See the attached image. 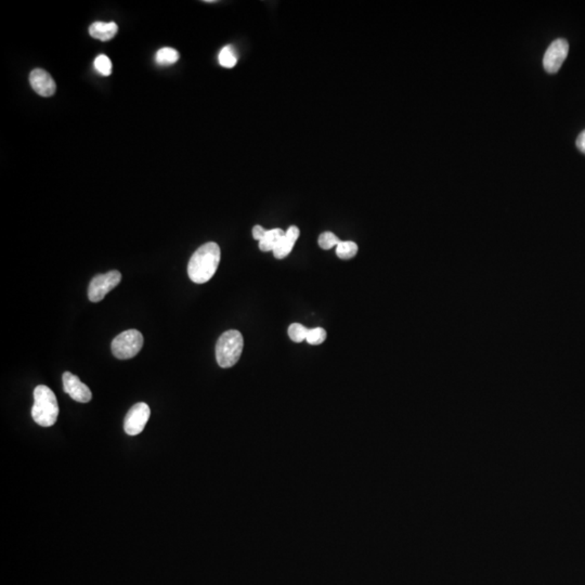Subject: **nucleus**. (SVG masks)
Returning <instances> with one entry per match:
<instances>
[{"label":"nucleus","instance_id":"7ed1b4c3","mask_svg":"<svg viewBox=\"0 0 585 585\" xmlns=\"http://www.w3.org/2000/svg\"><path fill=\"white\" fill-rule=\"evenodd\" d=\"M243 345V336L239 331L223 333L216 344V359L219 367L223 369L233 367L241 357Z\"/></svg>","mask_w":585,"mask_h":585},{"label":"nucleus","instance_id":"4468645a","mask_svg":"<svg viewBox=\"0 0 585 585\" xmlns=\"http://www.w3.org/2000/svg\"><path fill=\"white\" fill-rule=\"evenodd\" d=\"M358 253V245L352 241L340 242L336 246V254L340 259H351Z\"/></svg>","mask_w":585,"mask_h":585},{"label":"nucleus","instance_id":"6e6552de","mask_svg":"<svg viewBox=\"0 0 585 585\" xmlns=\"http://www.w3.org/2000/svg\"><path fill=\"white\" fill-rule=\"evenodd\" d=\"M62 381H63L64 391L73 400L80 403H87L92 400V390L80 381V377L70 372H66L62 377Z\"/></svg>","mask_w":585,"mask_h":585},{"label":"nucleus","instance_id":"a211bd4d","mask_svg":"<svg viewBox=\"0 0 585 585\" xmlns=\"http://www.w3.org/2000/svg\"><path fill=\"white\" fill-rule=\"evenodd\" d=\"M340 239H338L334 233L332 232L326 231L324 232V233L321 234L320 237H319V245L322 250H331V248L334 247V246H338V244L340 243Z\"/></svg>","mask_w":585,"mask_h":585},{"label":"nucleus","instance_id":"dca6fc26","mask_svg":"<svg viewBox=\"0 0 585 585\" xmlns=\"http://www.w3.org/2000/svg\"><path fill=\"white\" fill-rule=\"evenodd\" d=\"M308 332L309 330L300 324H290L288 328V336L292 342L295 343H302L307 340Z\"/></svg>","mask_w":585,"mask_h":585},{"label":"nucleus","instance_id":"423d86ee","mask_svg":"<svg viewBox=\"0 0 585 585\" xmlns=\"http://www.w3.org/2000/svg\"><path fill=\"white\" fill-rule=\"evenodd\" d=\"M150 415V407L147 403L139 402L131 407L125 417L124 429L127 435L137 436L142 433Z\"/></svg>","mask_w":585,"mask_h":585},{"label":"nucleus","instance_id":"412c9836","mask_svg":"<svg viewBox=\"0 0 585 585\" xmlns=\"http://www.w3.org/2000/svg\"><path fill=\"white\" fill-rule=\"evenodd\" d=\"M577 147H578L579 150L581 152L584 153L585 154V130H583L580 135H579L578 139H577Z\"/></svg>","mask_w":585,"mask_h":585},{"label":"nucleus","instance_id":"39448f33","mask_svg":"<svg viewBox=\"0 0 585 585\" xmlns=\"http://www.w3.org/2000/svg\"><path fill=\"white\" fill-rule=\"evenodd\" d=\"M121 281H122V274L117 270L94 276L88 288V297L90 302H99L104 300L106 294H109L113 288H116Z\"/></svg>","mask_w":585,"mask_h":585},{"label":"nucleus","instance_id":"0eeeda50","mask_svg":"<svg viewBox=\"0 0 585 585\" xmlns=\"http://www.w3.org/2000/svg\"><path fill=\"white\" fill-rule=\"evenodd\" d=\"M569 52V44L566 39L558 38L550 44L543 56V66L550 74H555L562 68Z\"/></svg>","mask_w":585,"mask_h":585},{"label":"nucleus","instance_id":"2eb2a0df","mask_svg":"<svg viewBox=\"0 0 585 585\" xmlns=\"http://www.w3.org/2000/svg\"><path fill=\"white\" fill-rule=\"evenodd\" d=\"M218 58H219L221 66L227 68H234L238 62L237 54H235L231 46H226L225 48H223Z\"/></svg>","mask_w":585,"mask_h":585},{"label":"nucleus","instance_id":"9b49d317","mask_svg":"<svg viewBox=\"0 0 585 585\" xmlns=\"http://www.w3.org/2000/svg\"><path fill=\"white\" fill-rule=\"evenodd\" d=\"M118 31V26L114 22H94L90 27V34L96 39L106 42L112 39Z\"/></svg>","mask_w":585,"mask_h":585},{"label":"nucleus","instance_id":"f257e3e1","mask_svg":"<svg viewBox=\"0 0 585 585\" xmlns=\"http://www.w3.org/2000/svg\"><path fill=\"white\" fill-rule=\"evenodd\" d=\"M221 248L215 242L204 244L193 254L187 265V274L197 284L209 282L217 271L221 262Z\"/></svg>","mask_w":585,"mask_h":585},{"label":"nucleus","instance_id":"f3484780","mask_svg":"<svg viewBox=\"0 0 585 585\" xmlns=\"http://www.w3.org/2000/svg\"><path fill=\"white\" fill-rule=\"evenodd\" d=\"M94 68L102 75H110L111 72H112V62H111L110 58L106 56V54H100V56H97L96 60H94Z\"/></svg>","mask_w":585,"mask_h":585},{"label":"nucleus","instance_id":"1a4fd4ad","mask_svg":"<svg viewBox=\"0 0 585 585\" xmlns=\"http://www.w3.org/2000/svg\"><path fill=\"white\" fill-rule=\"evenodd\" d=\"M30 82L33 90L42 97H51L56 92V86L49 73L42 68H36L30 74Z\"/></svg>","mask_w":585,"mask_h":585},{"label":"nucleus","instance_id":"aec40b11","mask_svg":"<svg viewBox=\"0 0 585 585\" xmlns=\"http://www.w3.org/2000/svg\"><path fill=\"white\" fill-rule=\"evenodd\" d=\"M268 230H266L265 228H262L261 226H255L253 228V237L254 239L258 240V241H261L264 238L266 237V234H267Z\"/></svg>","mask_w":585,"mask_h":585},{"label":"nucleus","instance_id":"9d476101","mask_svg":"<svg viewBox=\"0 0 585 585\" xmlns=\"http://www.w3.org/2000/svg\"><path fill=\"white\" fill-rule=\"evenodd\" d=\"M300 229L295 226L288 228V231L285 232V235L282 238L281 241L273 250L274 257L278 258V259L285 258L292 252V247H294L296 241L300 238Z\"/></svg>","mask_w":585,"mask_h":585},{"label":"nucleus","instance_id":"6ab92c4d","mask_svg":"<svg viewBox=\"0 0 585 585\" xmlns=\"http://www.w3.org/2000/svg\"><path fill=\"white\" fill-rule=\"evenodd\" d=\"M326 340V331L322 328H316L309 330L307 335V342L310 345H321Z\"/></svg>","mask_w":585,"mask_h":585},{"label":"nucleus","instance_id":"ddd939ff","mask_svg":"<svg viewBox=\"0 0 585 585\" xmlns=\"http://www.w3.org/2000/svg\"><path fill=\"white\" fill-rule=\"evenodd\" d=\"M155 60L161 66H171L179 60V52L173 48L165 47L159 49L155 56Z\"/></svg>","mask_w":585,"mask_h":585},{"label":"nucleus","instance_id":"f03ea898","mask_svg":"<svg viewBox=\"0 0 585 585\" xmlns=\"http://www.w3.org/2000/svg\"><path fill=\"white\" fill-rule=\"evenodd\" d=\"M32 417L42 427H50L56 424L58 417V400L49 387L39 385L34 390Z\"/></svg>","mask_w":585,"mask_h":585},{"label":"nucleus","instance_id":"f8f14e48","mask_svg":"<svg viewBox=\"0 0 585 585\" xmlns=\"http://www.w3.org/2000/svg\"><path fill=\"white\" fill-rule=\"evenodd\" d=\"M285 235V232L282 229L268 230L266 237L259 242L260 251L273 252L274 248L281 241L282 238Z\"/></svg>","mask_w":585,"mask_h":585},{"label":"nucleus","instance_id":"20e7f679","mask_svg":"<svg viewBox=\"0 0 585 585\" xmlns=\"http://www.w3.org/2000/svg\"><path fill=\"white\" fill-rule=\"evenodd\" d=\"M143 335L137 330H128L117 335L113 340L111 349L115 358L128 360L140 352L143 347Z\"/></svg>","mask_w":585,"mask_h":585}]
</instances>
